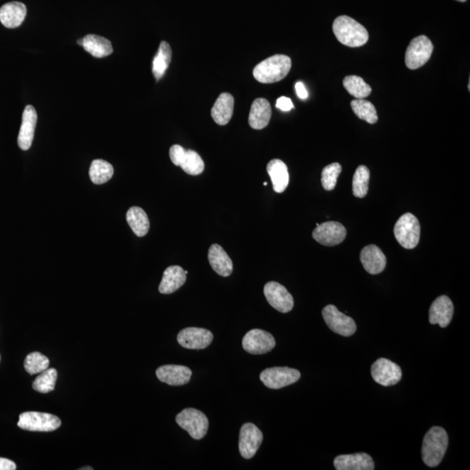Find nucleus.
<instances>
[{"mask_svg": "<svg viewBox=\"0 0 470 470\" xmlns=\"http://www.w3.org/2000/svg\"><path fill=\"white\" fill-rule=\"evenodd\" d=\"M82 46L87 53L98 59L111 55L114 50L110 41L95 34H89L83 38Z\"/></svg>", "mask_w": 470, "mask_h": 470, "instance_id": "obj_28", "label": "nucleus"}, {"mask_svg": "<svg viewBox=\"0 0 470 470\" xmlns=\"http://www.w3.org/2000/svg\"><path fill=\"white\" fill-rule=\"evenodd\" d=\"M322 316L328 327L338 335L348 337L356 332V321L340 312L336 306H326L322 310Z\"/></svg>", "mask_w": 470, "mask_h": 470, "instance_id": "obj_10", "label": "nucleus"}, {"mask_svg": "<svg viewBox=\"0 0 470 470\" xmlns=\"http://www.w3.org/2000/svg\"><path fill=\"white\" fill-rule=\"evenodd\" d=\"M127 221L132 230L138 237L146 235L150 228L149 217L142 208L133 207L127 213Z\"/></svg>", "mask_w": 470, "mask_h": 470, "instance_id": "obj_29", "label": "nucleus"}, {"mask_svg": "<svg viewBox=\"0 0 470 470\" xmlns=\"http://www.w3.org/2000/svg\"><path fill=\"white\" fill-rule=\"evenodd\" d=\"M360 262L370 274H378L385 269L387 259L380 248L375 245H368L360 252Z\"/></svg>", "mask_w": 470, "mask_h": 470, "instance_id": "obj_20", "label": "nucleus"}, {"mask_svg": "<svg viewBox=\"0 0 470 470\" xmlns=\"http://www.w3.org/2000/svg\"><path fill=\"white\" fill-rule=\"evenodd\" d=\"M433 50L434 46L428 37L422 35L415 38L406 50L407 68L415 70L423 67L430 60Z\"/></svg>", "mask_w": 470, "mask_h": 470, "instance_id": "obj_8", "label": "nucleus"}, {"mask_svg": "<svg viewBox=\"0 0 470 470\" xmlns=\"http://www.w3.org/2000/svg\"><path fill=\"white\" fill-rule=\"evenodd\" d=\"M267 171L273 183L274 192H284L289 183V169L285 163L275 159L267 164Z\"/></svg>", "mask_w": 470, "mask_h": 470, "instance_id": "obj_27", "label": "nucleus"}, {"mask_svg": "<svg viewBox=\"0 0 470 470\" xmlns=\"http://www.w3.org/2000/svg\"><path fill=\"white\" fill-rule=\"evenodd\" d=\"M295 90H297L299 98L306 100L309 97L308 91L306 90L305 85L302 82H297L295 84Z\"/></svg>", "mask_w": 470, "mask_h": 470, "instance_id": "obj_40", "label": "nucleus"}, {"mask_svg": "<svg viewBox=\"0 0 470 470\" xmlns=\"http://www.w3.org/2000/svg\"><path fill=\"white\" fill-rule=\"evenodd\" d=\"M291 67L292 61L289 56L277 54L256 65L252 75L260 83L279 82L289 75Z\"/></svg>", "mask_w": 470, "mask_h": 470, "instance_id": "obj_2", "label": "nucleus"}, {"mask_svg": "<svg viewBox=\"0 0 470 470\" xmlns=\"http://www.w3.org/2000/svg\"><path fill=\"white\" fill-rule=\"evenodd\" d=\"M263 442V434L258 427L252 423H245L240 429L239 450L245 459H251Z\"/></svg>", "mask_w": 470, "mask_h": 470, "instance_id": "obj_13", "label": "nucleus"}, {"mask_svg": "<svg viewBox=\"0 0 470 470\" xmlns=\"http://www.w3.org/2000/svg\"><path fill=\"white\" fill-rule=\"evenodd\" d=\"M346 89L356 99H365L370 96L372 88L370 85L365 82L363 78L356 75L347 76L343 80Z\"/></svg>", "mask_w": 470, "mask_h": 470, "instance_id": "obj_32", "label": "nucleus"}, {"mask_svg": "<svg viewBox=\"0 0 470 470\" xmlns=\"http://www.w3.org/2000/svg\"><path fill=\"white\" fill-rule=\"evenodd\" d=\"M208 260L212 269L220 277H228L233 273L232 260L220 245L213 244L209 248Z\"/></svg>", "mask_w": 470, "mask_h": 470, "instance_id": "obj_25", "label": "nucleus"}, {"mask_svg": "<svg viewBox=\"0 0 470 470\" xmlns=\"http://www.w3.org/2000/svg\"><path fill=\"white\" fill-rule=\"evenodd\" d=\"M272 116L269 101L266 99H256L252 104L248 123L252 129L262 130L269 125Z\"/></svg>", "mask_w": 470, "mask_h": 470, "instance_id": "obj_23", "label": "nucleus"}, {"mask_svg": "<svg viewBox=\"0 0 470 470\" xmlns=\"http://www.w3.org/2000/svg\"><path fill=\"white\" fill-rule=\"evenodd\" d=\"M454 316V305L446 295L434 300L429 309L430 324H438L441 328L448 327Z\"/></svg>", "mask_w": 470, "mask_h": 470, "instance_id": "obj_18", "label": "nucleus"}, {"mask_svg": "<svg viewBox=\"0 0 470 470\" xmlns=\"http://www.w3.org/2000/svg\"><path fill=\"white\" fill-rule=\"evenodd\" d=\"M213 333L208 329L186 328L178 333V344L188 349H204L212 343Z\"/></svg>", "mask_w": 470, "mask_h": 470, "instance_id": "obj_16", "label": "nucleus"}, {"mask_svg": "<svg viewBox=\"0 0 470 470\" xmlns=\"http://www.w3.org/2000/svg\"><path fill=\"white\" fill-rule=\"evenodd\" d=\"M16 469L17 466L14 461L6 459V458H0V470H15Z\"/></svg>", "mask_w": 470, "mask_h": 470, "instance_id": "obj_39", "label": "nucleus"}, {"mask_svg": "<svg viewBox=\"0 0 470 470\" xmlns=\"http://www.w3.org/2000/svg\"><path fill=\"white\" fill-rule=\"evenodd\" d=\"M333 465L337 470L375 469V462L367 453L341 454L335 458Z\"/></svg>", "mask_w": 470, "mask_h": 470, "instance_id": "obj_21", "label": "nucleus"}, {"mask_svg": "<svg viewBox=\"0 0 470 470\" xmlns=\"http://www.w3.org/2000/svg\"><path fill=\"white\" fill-rule=\"evenodd\" d=\"M188 273V271H185L180 266L168 267L163 274L159 291L163 294H170L176 292L185 284Z\"/></svg>", "mask_w": 470, "mask_h": 470, "instance_id": "obj_24", "label": "nucleus"}, {"mask_svg": "<svg viewBox=\"0 0 470 470\" xmlns=\"http://www.w3.org/2000/svg\"><path fill=\"white\" fill-rule=\"evenodd\" d=\"M235 99L230 93H221L213 107L211 115L216 124L225 126L230 122L234 114Z\"/></svg>", "mask_w": 470, "mask_h": 470, "instance_id": "obj_26", "label": "nucleus"}, {"mask_svg": "<svg viewBox=\"0 0 470 470\" xmlns=\"http://www.w3.org/2000/svg\"><path fill=\"white\" fill-rule=\"evenodd\" d=\"M371 375L376 383L390 387L395 385L402 380V372L401 368L393 361L380 358L372 365Z\"/></svg>", "mask_w": 470, "mask_h": 470, "instance_id": "obj_11", "label": "nucleus"}, {"mask_svg": "<svg viewBox=\"0 0 470 470\" xmlns=\"http://www.w3.org/2000/svg\"><path fill=\"white\" fill-rule=\"evenodd\" d=\"M49 363L48 357L41 353L33 352L26 356L24 367L30 375L41 374V372L48 370Z\"/></svg>", "mask_w": 470, "mask_h": 470, "instance_id": "obj_36", "label": "nucleus"}, {"mask_svg": "<svg viewBox=\"0 0 470 470\" xmlns=\"http://www.w3.org/2000/svg\"><path fill=\"white\" fill-rule=\"evenodd\" d=\"M395 239L406 250H413L420 240L421 226L418 219L410 213H404L394 228Z\"/></svg>", "mask_w": 470, "mask_h": 470, "instance_id": "obj_4", "label": "nucleus"}, {"mask_svg": "<svg viewBox=\"0 0 470 470\" xmlns=\"http://www.w3.org/2000/svg\"><path fill=\"white\" fill-rule=\"evenodd\" d=\"M114 170L110 163L103 160H95L92 162L89 176L91 181L96 185H101L110 181L114 176Z\"/></svg>", "mask_w": 470, "mask_h": 470, "instance_id": "obj_31", "label": "nucleus"}, {"mask_svg": "<svg viewBox=\"0 0 470 470\" xmlns=\"http://www.w3.org/2000/svg\"><path fill=\"white\" fill-rule=\"evenodd\" d=\"M264 294L269 304L279 312L286 314L294 308V298L284 286L278 282H267L264 287Z\"/></svg>", "mask_w": 470, "mask_h": 470, "instance_id": "obj_15", "label": "nucleus"}, {"mask_svg": "<svg viewBox=\"0 0 470 470\" xmlns=\"http://www.w3.org/2000/svg\"><path fill=\"white\" fill-rule=\"evenodd\" d=\"M275 339L270 333L262 329H252L246 333L242 340L245 351L252 355H263L273 351Z\"/></svg>", "mask_w": 470, "mask_h": 470, "instance_id": "obj_12", "label": "nucleus"}, {"mask_svg": "<svg viewBox=\"0 0 470 470\" xmlns=\"http://www.w3.org/2000/svg\"><path fill=\"white\" fill-rule=\"evenodd\" d=\"M58 378V372L55 368H48L41 373L36 380H34L33 388L34 390L40 393L46 394L54 390Z\"/></svg>", "mask_w": 470, "mask_h": 470, "instance_id": "obj_35", "label": "nucleus"}, {"mask_svg": "<svg viewBox=\"0 0 470 470\" xmlns=\"http://www.w3.org/2000/svg\"><path fill=\"white\" fill-rule=\"evenodd\" d=\"M169 154L173 164L181 166L190 176H199L204 171V161L196 151L186 150L180 145H173L170 149Z\"/></svg>", "mask_w": 470, "mask_h": 470, "instance_id": "obj_7", "label": "nucleus"}, {"mask_svg": "<svg viewBox=\"0 0 470 470\" xmlns=\"http://www.w3.org/2000/svg\"><path fill=\"white\" fill-rule=\"evenodd\" d=\"M77 42H78V44L82 46V45H83V38H81V40H79Z\"/></svg>", "mask_w": 470, "mask_h": 470, "instance_id": "obj_41", "label": "nucleus"}, {"mask_svg": "<svg viewBox=\"0 0 470 470\" xmlns=\"http://www.w3.org/2000/svg\"><path fill=\"white\" fill-rule=\"evenodd\" d=\"M347 236V230L343 224L336 221L318 225L313 232V238L324 246L333 247L343 242Z\"/></svg>", "mask_w": 470, "mask_h": 470, "instance_id": "obj_14", "label": "nucleus"}, {"mask_svg": "<svg viewBox=\"0 0 470 470\" xmlns=\"http://www.w3.org/2000/svg\"><path fill=\"white\" fill-rule=\"evenodd\" d=\"M156 375L161 382L170 386H182L190 382L192 371L181 365H164L158 368Z\"/></svg>", "mask_w": 470, "mask_h": 470, "instance_id": "obj_17", "label": "nucleus"}, {"mask_svg": "<svg viewBox=\"0 0 470 470\" xmlns=\"http://www.w3.org/2000/svg\"><path fill=\"white\" fill-rule=\"evenodd\" d=\"M26 6L21 2L6 3L0 9V22L6 28H16L24 22Z\"/></svg>", "mask_w": 470, "mask_h": 470, "instance_id": "obj_22", "label": "nucleus"}, {"mask_svg": "<svg viewBox=\"0 0 470 470\" xmlns=\"http://www.w3.org/2000/svg\"><path fill=\"white\" fill-rule=\"evenodd\" d=\"M449 445V436L442 427H433L423 439L422 461L430 468L441 464Z\"/></svg>", "mask_w": 470, "mask_h": 470, "instance_id": "obj_1", "label": "nucleus"}, {"mask_svg": "<svg viewBox=\"0 0 470 470\" xmlns=\"http://www.w3.org/2000/svg\"><path fill=\"white\" fill-rule=\"evenodd\" d=\"M277 107L282 111L289 112L293 110L294 105L292 100L287 98V97H281L277 100Z\"/></svg>", "mask_w": 470, "mask_h": 470, "instance_id": "obj_38", "label": "nucleus"}, {"mask_svg": "<svg viewBox=\"0 0 470 470\" xmlns=\"http://www.w3.org/2000/svg\"><path fill=\"white\" fill-rule=\"evenodd\" d=\"M61 421L56 415L34 411L22 413L18 422L19 428L37 432H50L59 429Z\"/></svg>", "mask_w": 470, "mask_h": 470, "instance_id": "obj_5", "label": "nucleus"}, {"mask_svg": "<svg viewBox=\"0 0 470 470\" xmlns=\"http://www.w3.org/2000/svg\"><path fill=\"white\" fill-rule=\"evenodd\" d=\"M260 378L266 387L271 390H279L298 382L301 373L294 368L275 367L262 371Z\"/></svg>", "mask_w": 470, "mask_h": 470, "instance_id": "obj_9", "label": "nucleus"}, {"mask_svg": "<svg viewBox=\"0 0 470 470\" xmlns=\"http://www.w3.org/2000/svg\"><path fill=\"white\" fill-rule=\"evenodd\" d=\"M333 32L341 44L349 48H360L368 41L367 29L355 19L345 15L333 21Z\"/></svg>", "mask_w": 470, "mask_h": 470, "instance_id": "obj_3", "label": "nucleus"}, {"mask_svg": "<svg viewBox=\"0 0 470 470\" xmlns=\"http://www.w3.org/2000/svg\"><path fill=\"white\" fill-rule=\"evenodd\" d=\"M351 107L357 117L370 124L378 122V112L370 101L364 99H356L351 102Z\"/></svg>", "mask_w": 470, "mask_h": 470, "instance_id": "obj_33", "label": "nucleus"}, {"mask_svg": "<svg viewBox=\"0 0 470 470\" xmlns=\"http://www.w3.org/2000/svg\"><path fill=\"white\" fill-rule=\"evenodd\" d=\"M0 359H1V357H0Z\"/></svg>", "mask_w": 470, "mask_h": 470, "instance_id": "obj_44", "label": "nucleus"}, {"mask_svg": "<svg viewBox=\"0 0 470 470\" xmlns=\"http://www.w3.org/2000/svg\"><path fill=\"white\" fill-rule=\"evenodd\" d=\"M341 166L339 163L335 162L325 166L321 173V184L327 191H332L335 189L337 178L341 173Z\"/></svg>", "mask_w": 470, "mask_h": 470, "instance_id": "obj_37", "label": "nucleus"}, {"mask_svg": "<svg viewBox=\"0 0 470 470\" xmlns=\"http://www.w3.org/2000/svg\"><path fill=\"white\" fill-rule=\"evenodd\" d=\"M172 60V49L168 42L162 41L153 61V73L156 80L164 76Z\"/></svg>", "mask_w": 470, "mask_h": 470, "instance_id": "obj_30", "label": "nucleus"}, {"mask_svg": "<svg viewBox=\"0 0 470 470\" xmlns=\"http://www.w3.org/2000/svg\"><path fill=\"white\" fill-rule=\"evenodd\" d=\"M38 115L33 106H27L22 116V124L18 137L19 149L26 151L32 146Z\"/></svg>", "mask_w": 470, "mask_h": 470, "instance_id": "obj_19", "label": "nucleus"}, {"mask_svg": "<svg viewBox=\"0 0 470 470\" xmlns=\"http://www.w3.org/2000/svg\"><path fill=\"white\" fill-rule=\"evenodd\" d=\"M370 172L366 166H359L353 178V194L357 198H364L368 191Z\"/></svg>", "mask_w": 470, "mask_h": 470, "instance_id": "obj_34", "label": "nucleus"}, {"mask_svg": "<svg viewBox=\"0 0 470 470\" xmlns=\"http://www.w3.org/2000/svg\"><path fill=\"white\" fill-rule=\"evenodd\" d=\"M178 425L188 432L196 440L205 437L208 430V419L204 413L196 409H186L177 415Z\"/></svg>", "mask_w": 470, "mask_h": 470, "instance_id": "obj_6", "label": "nucleus"}, {"mask_svg": "<svg viewBox=\"0 0 470 470\" xmlns=\"http://www.w3.org/2000/svg\"><path fill=\"white\" fill-rule=\"evenodd\" d=\"M457 1L465 2V1H467V0H457Z\"/></svg>", "mask_w": 470, "mask_h": 470, "instance_id": "obj_43", "label": "nucleus"}, {"mask_svg": "<svg viewBox=\"0 0 470 470\" xmlns=\"http://www.w3.org/2000/svg\"><path fill=\"white\" fill-rule=\"evenodd\" d=\"M85 469H91V470H92V468H88V467H87V468H82V469H81V470H85Z\"/></svg>", "mask_w": 470, "mask_h": 470, "instance_id": "obj_42", "label": "nucleus"}]
</instances>
